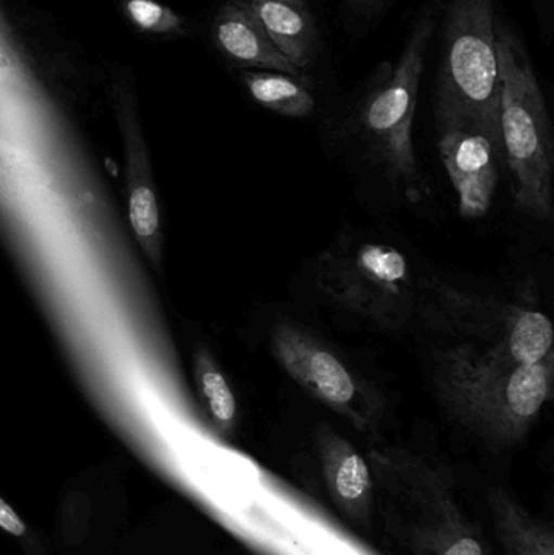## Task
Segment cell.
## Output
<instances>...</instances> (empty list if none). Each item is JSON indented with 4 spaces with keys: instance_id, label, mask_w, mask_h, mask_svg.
<instances>
[{
    "instance_id": "cell-12",
    "label": "cell",
    "mask_w": 554,
    "mask_h": 555,
    "mask_svg": "<svg viewBox=\"0 0 554 555\" xmlns=\"http://www.w3.org/2000/svg\"><path fill=\"white\" fill-rule=\"evenodd\" d=\"M488 508L503 555H554L552 528L530 517L501 491H488Z\"/></svg>"
},
{
    "instance_id": "cell-8",
    "label": "cell",
    "mask_w": 554,
    "mask_h": 555,
    "mask_svg": "<svg viewBox=\"0 0 554 555\" xmlns=\"http://www.w3.org/2000/svg\"><path fill=\"white\" fill-rule=\"evenodd\" d=\"M436 129L439 155L458 192L462 217H485L493 205L498 168L504 162L503 135L475 124H448Z\"/></svg>"
},
{
    "instance_id": "cell-17",
    "label": "cell",
    "mask_w": 554,
    "mask_h": 555,
    "mask_svg": "<svg viewBox=\"0 0 554 555\" xmlns=\"http://www.w3.org/2000/svg\"><path fill=\"white\" fill-rule=\"evenodd\" d=\"M0 530L9 534V537L15 538V540L23 541V544L28 546L29 554L44 555L39 544L36 543L35 538H33L31 531L23 521V518L2 498H0Z\"/></svg>"
},
{
    "instance_id": "cell-7",
    "label": "cell",
    "mask_w": 554,
    "mask_h": 555,
    "mask_svg": "<svg viewBox=\"0 0 554 555\" xmlns=\"http://www.w3.org/2000/svg\"><path fill=\"white\" fill-rule=\"evenodd\" d=\"M270 349L295 384L355 429L371 430L379 423L383 395L327 343L298 323L279 322L270 333Z\"/></svg>"
},
{
    "instance_id": "cell-2",
    "label": "cell",
    "mask_w": 554,
    "mask_h": 555,
    "mask_svg": "<svg viewBox=\"0 0 554 555\" xmlns=\"http://www.w3.org/2000/svg\"><path fill=\"white\" fill-rule=\"evenodd\" d=\"M504 163L513 176L517 207L540 221H553L554 145L545 96L526 46L497 22Z\"/></svg>"
},
{
    "instance_id": "cell-15",
    "label": "cell",
    "mask_w": 554,
    "mask_h": 555,
    "mask_svg": "<svg viewBox=\"0 0 554 555\" xmlns=\"http://www.w3.org/2000/svg\"><path fill=\"white\" fill-rule=\"evenodd\" d=\"M59 525L65 547L80 546L87 540L91 527V502L85 492H65Z\"/></svg>"
},
{
    "instance_id": "cell-10",
    "label": "cell",
    "mask_w": 554,
    "mask_h": 555,
    "mask_svg": "<svg viewBox=\"0 0 554 555\" xmlns=\"http://www.w3.org/2000/svg\"><path fill=\"white\" fill-rule=\"evenodd\" d=\"M215 39L223 54L241 67L301 75V70L273 44L243 0L228 3L221 10L215 23Z\"/></svg>"
},
{
    "instance_id": "cell-16",
    "label": "cell",
    "mask_w": 554,
    "mask_h": 555,
    "mask_svg": "<svg viewBox=\"0 0 554 555\" xmlns=\"http://www.w3.org/2000/svg\"><path fill=\"white\" fill-rule=\"evenodd\" d=\"M129 218L137 236L153 237L158 231V207L155 194L146 185H140L130 194Z\"/></svg>"
},
{
    "instance_id": "cell-1",
    "label": "cell",
    "mask_w": 554,
    "mask_h": 555,
    "mask_svg": "<svg viewBox=\"0 0 554 555\" xmlns=\"http://www.w3.org/2000/svg\"><path fill=\"white\" fill-rule=\"evenodd\" d=\"M433 380L452 420L490 446L520 442L553 398L554 354L513 365L471 346L433 356Z\"/></svg>"
},
{
    "instance_id": "cell-11",
    "label": "cell",
    "mask_w": 554,
    "mask_h": 555,
    "mask_svg": "<svg viewBox=\"0 0 554 555\" xmlns=\"http://www.w3.org/2000/svg\"><path fill=\"white\" fill-rule=\"evenodd\" d=\"M259 20L273 44L305 70L318 55V26L312 15L311 0H243Z\"/></svg>"
},
{
    "instance_id": "cell-3",
    "label": "cell",
    "mask_w": 554,
    "mask_h": 555,
    "mask_svg": "<svg viewBox=\"0 0 554 555\" xmlns=\"http://www.w3.org/2000/svg\"><path fill=\"white\" fill-rule=\"evenodd\" d=\"M493 0H452L442 26L436 127L475 124L501 135V85Z\"/></svg>"
},
{
    "instance_id": "cell-19",
    "label": "cell",
    "mask_w": 554,
    "mask_h": 555,
    "mask_svg": "<svg viewBox=\"0 0 554 555\" xmlns=\"http://www.w3.org/2000/svg\"><path fill=\"white\" fill-rule=\"evenodd\" d=\"M344 2L351 15L370 20L381 12L386 0H344Z\"/></svg>"
},
{
    "instance_id": "cell-18",
    "label": "cell",
    "mask_w": 554,
    "mask_h": 555,
    "mask_svg": "<svg viewBox=\"0 0 554 555\" xmlns=\"http://www.w3.org/2000/svg\"><path fill=\"white\" fill-rule=\"evenodd\" d=\"M130 15L143 28H156L166 18L165 10L150 0H132L129 3Z\"/></svg>"
},
{
    "instance_id": "cell-14",
    "label": "cell",
    "mask_w": 554,
    "mask_h": 555,
    "mask_svg": "<svg viewBox=\"0 0 554 555\" xmlns=\"http://www.w3.org/2000/svg\"><path fill=\"white\" fill-rule=\"evenodd\" d=\"M197 378L211 421L220 433L228 436L236 426L237 404L227 377L207 354H201L197 359Z\"/></svg>"
},
{
    "instance_id": "cell-5",
    "label": "cell",
    "mask_w": 554,
    "mask_h": 555,
    "mask_svg": "<svg viewBox=\"0 0 554 555\" xmlns=\"http://www.w3.org/2000/svg\"><path fill=\"white\" fill-rule=\"evenodd\" d=\"M420 312L439 332L461 339L459 345L471 346L507 364H537L553 354L552 320L532 307L433 281L423 283L420 291Z\"/></svg>"
},
{
    "instance_id": "cell-6",
    "label": "cell",
    "mask_w": 554,
    "mask_h": 555,
    "mask_svg": "<svg viewBox=\"0 0 554 555\" xmlns=\"http://www.w3.org/2000/svg\"><path fill=\"white\" fill-rule=\"evenodd\" d=\"M315 284L335 306L387 332L402 328L415 307L409 260L390 244L337 241L319 256Z\"/></svg>"
},
{
    "instance_id": "cell-20",
    "label": "cell",
    "mask_w": 554,
    "mask_h": 555,
    "mask_svg": "<svg viewBox=\"0 0 554 555\" xmlns=\"http://www.w3.org/2000/svg\"><path fill=\"white\" fill-rule=\"evenodd\" d=\"M545 2H549V5H550V0H545Z\"/></svg>"
},
{
    "instance_id": "cell-9",
    "label": "cell",
    "mask_w": 554,
    "mask_h": 555,
    "mask_svg": "<svg viewBox=\"0 0 554 555\" xmlns=\"http://www.w3.org/2000/svg\"><path fill=\"white\" fill-rule=\"evenodd\" d=\"M315 446L332 501L351 520H366L373 505V476L366 460L327 426L315 430Z\"/></svg>"
},
{
    "instance_id": "cell-4",
    "label": "cell",
    "mask_w": 554,
    "mask_h": 555,
    "mask_svg": "<svg viewBox=\"0 0 554 555\" xmlns=\"http://www.w3.org/2000/svg\"><path fill=\"white\" fill-rule=\"evenodd\" d=\"M436 28V10L416 22L396 65H381L379 74L358 104L355 127L387 179L410 198H420L423 179L413 145V119L426 51Z\"/></svg>"
},
{
    "instance_id": "cell-13",
    "label": "cell",
    "mask_w": 554,
    "mask_h": 555,
    "mask_svg": "<svg viewBox=\"0 0 554 555\" xmlns=\"http://www.w3.org/2000/svg\"><path fill=\"white\" fill-rule=\"evenodd\" d=\"M250 96L260 106L283 117H309L315 109L311 85L301 75L272 70H246L241 74Z\"/></svg>"
}]
</instances>
